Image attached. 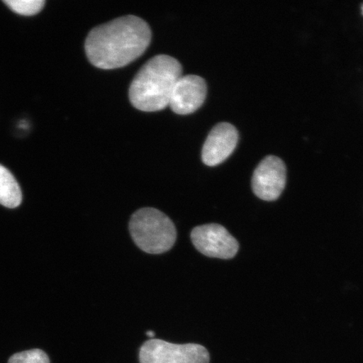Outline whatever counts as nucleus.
Wrapping results in <instances>:
<instances>
[{
	"label": "nucleus",
	"instance_id": "423d86ee",
	"mask_svg": "<svg viewBox=\"0 0 363 363\" xmlns=\"http://www.w3.org/2000/svg\"><path fill=\"white\" fill-rule=\"evenodd\" d=\"M287 179L284 162L278 157L269 156L254 171L252 186L254 194L262 201H274L283 193Z\"/></svg>",
	"mask_w": 363,
	"mask_h": 363
},
{
	"label": "nucleus",
	"instance_id": "9d476101",
	"mask_svg": "<svg viewBox=\"0 0 363 363\" xmlns=\"http://www.w3.org/2000/svg\"><path fill=\"white\" fill-rule=\"evenodd\" d=\"M11 11L21 16H31L43 11L45 0H4Z\"/></svg>",
	"mask_w": 363,
	"mask_h": 363
},
{
	"label": "nucleus",
	"instance_id": "9b49d317",
	"mask_svg": "<svg viewBox=\"0 0 363 363\" xmlns=\"http://www.w3.org/2000/svg\"><path fill=\"white\" fill-rule=\"evenodd\" d=\"M8 363H50L47 353L40 349L13 354Z\"/></svg>",
	"mask_w": 363,
	"mask_h": 363
},
{
	"label": "nucleus",
	"instance_id": "f03ea898",
	"mask_svg": "<svg viewBox=\"0 0 363 363\" xmlns=\"http://www.w3.org/2000/svg\"><path fill=\"white\" fill-rule=\"evenodd\" d=\"M183 68L177 59L158 55L145 63L129 89L133 106L144 112L164 110L169 106L172 90L181 78Z\"/></svg>",
	"mask_w": 363,
	"mask_h": 363
},
{
	"label": "nucleus",
	"instance_id": "6e6552de",
	"mask_svg": "<svg viewBox=\"0 0 363 363\" xmlns=\"http://www.w3.org/2000/svg\"><path fill=\"white\" fill-rule=\"evenodd\" d=\"M238 142V133L229 123L218 124L207 136L202 150L204 164L215 167L220 164L234 152Z\"/></svg>",
	"mask_w": 363,
	"mask_h": 363
},
{
	"label": "nucleus",
	"instance_id": "f8f14e48",
	"mask_svg": "<svg viewBox=\"0 0 363 363\" xmlns=\"http://www.w3.org/2000/svg\"><path fill=\"white\" fill-rule=\"evenodd\" d=\"M147 335H148L149 337H155V333H154V331L152 330H148Z\"/></svg>",
	"mask_w": 363,
	"mask_h": 363
},
{
	"label": "nucleus",
	"instance_id": "f257e3e1",
	"mask_svg": "<svg viewBox=\"0 0 363 363\" xmlns=\"http://www.w3.org/2000/svg\"><path fill=\"white\" fill-rule=\"evenodd\" d=\"M151 40L146 21L135 16L120 17L90 31L85 42L86 55L94 67L116 69L142 56Z\"/></svg>",
	"mask_w": 363,
	"mask_h": 363
},
{
	"label": "nucleus",
	"instance_id": "1a4fd4ad",
	"mask_svg": "<svg viewBox=\"0 0 363 363\" xmlns=\"http://www.w3.org/2000/svg\"><path fill=\"white\" fill-rule=\"evenodd\" d=\"M22 201L21 187L15 177L6 167L0 164V204L7 208H16Z\"/></svg>",
	"mask_w": 363,
	"mask_h": 363
},
{
	"label": "nucleus",
	"instance_id": "7ed1b4c3",
	"mask_svg": "<svg viewBox=\"0 0 363 363\" xmlns=\"http://www.w3.org/2000/svg\"><path fill=\"white\" fill-rule=\"evenodd\" d=\"M130 233L136 246L150 254L169 251L177 238L174 222L153 208H140L135 213L130 221Z\"/></svg>",
	"mask_w": 363,
	"mask_h": 363
},
{
	"label": "nucleus",
	"instance_id": "20e7f679",
	"mask_svg": "<svg viewBox=\"0 0 363 363\" xmlns=\"http://www.w3.org/2000/svg\"><path fill=\"white\" fill-rule=\"evenodd\" d=\"M140 363H208L210 354L199 344L178 345L152 339L140 350Z\"/></svg>",
	"mask_w": 363,
	"mask_h": 363
},
{
	"label": "nucleus",
	"instance_id": "0eeeda50",
	"mask_svg": "<svg viewBox=\"0 0 363 363\" xmlns=\"http://www.w3.org/2000/svg\"><path fill=\"white\" fill-rule=\"evenodd\" d=\"M206 95L207 85L201 77L182 76L172 90L169 106L178 115H189L202 106Z\"/></svg>",
	"mask_w": 363,
	"mask_h": 363
},
{
	"label": "nucleus",
	"instance_id": "39448f33",
	"mask_svg": "<svg viewBox=\"0 0 363 363\" xmlns=\"http://www.w3.org/2000/svg\"><path fill=\"white\" fill-rule=\"evenodd\" d=\"M191 240L199 252L208 257L230 259L238 252L239 244L225 227L208 224L195 227Z\"/></svg>",
	"mask_w": 363,
	"mask_h": 363
}]
</instances>
